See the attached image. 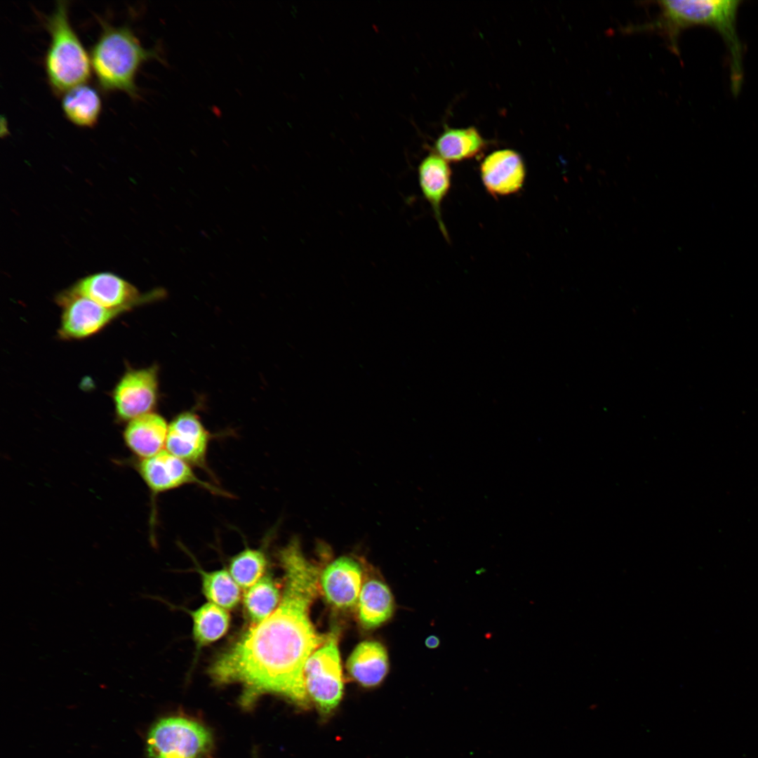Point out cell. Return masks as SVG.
Returning <instances> with one entry per match:
<instances>
[{
	"instance_id": "1",
	"label": "cell",
	"mask_w": 758,
	"mask_h": 758,
	"mask_svg": "<svg viewBox=\"0 0 758 758\" xmlns=\"http://www.w3.org/2000/svg\"><path fill=\"white\" fill-rule=\"evenodd\" d=\"M284 588L276 610L253 625L214 660L209 669L218 684L239 683L241 704L274 693L301 708L309 707L304 670L313 651L324 642L309 617L318 590V567L293 538L278 552Z\"/></svg>"
},
{
	"instance_id": "2",
	"label": "cell",
	"mask_w": 758,
	"mask_h": 758,
	"mask_svg": "<svg viewBox=\"0 0 758 758\" xmlns=\"http://www.w3.org/2000/svg\"><path fill=\"white\" fill-rule=\"evenodd\" d=\"M660 13L641 29L658 28L667 35L674 51H678L679 34L685 28L705 25L714 29L724 39L730 55L731 91L737 95L743 78V46L738 37L736 19L740 1L665 0L658 2Z\"/></svg>"
},
{
	"instance_id": "3",
	"label": "cell",
	"mask_w": 758,
	"mask_h": 758,
	"mask_svg": "<svg viewBox=\"0 0 758 758\" xmlns=\"http://www.w3.org/2000/svg\"><path fill=\"white\" fill-rule=\"evenodd\" d=\"M102 25L90 56L99 86L105 91H121L135 98L138 90L135 78L139 67L149 59H159V54L157 50L145 48L129 27Z\"/></svg>"
},
{
	"instance_id": "4",
	"label": "cell",
	"mask_w": 758,
	"mask_h": 758,
	"mask_svg": "<svg viewBox=\"0 0 758 758\" xmlns=\"http://www.w3.org/2000/svg\"><path fill=\"white\" fill-rule=\"evenodd\" d=\"M46 27L51 36L44 60L48 81L56 94L65 93L87 81L91 59L69 23L67 1L57 2Z\"/></svg>"
},
{
	"instance_id": "5",
	"label": "cell",
	"mask_w": 758,
	"mask_h": 758,
	"mask_svg": "<svg viewBox=\"0 0 758 758\" xmlns=\"http://www.w3.org/2000/svg\"><path fill=\"white\" fill-rule=\"evenodd\" d=\"M212 746L211 733L204 726L180 717L157 722L147 740L149 758H203Z\"/></svg>"
},
{
	"instance_id": "6",
	"label": "cell",
	"mask_w": 758,
	"mask_h": 758,
	"mask_svg": "<svg viewBox=\"0 0 758 758\" xmlns=\"http://www.w3.org/2000/svg\"><path fill=\"white\" fill-rule=\"evenodd\" d=\"M304 677L307 695L319 714L324 717L331 715L339 705L343 692L340 655L334 634L310 656Z\"/></svg>"
},
{
	"instance_id": "7",
	"label": "cell",
	"mask_w": 758,
	"mask_h": 758,
	"mask_svg": "<svg viewBox=\"0 0 758 758\" xmlns=\"http://www.w3.org/2000/svg\"><path fill=\"white\" fill-rule=\"evenodd\" d=\"M136 468L153 498L187 485L197 486L213 495L231 497L221 488L201 479L190 465L166 449L152 457L139 459Z\"/></svg>"
},
{
	"instance_id": "8",
	"label": "cell",
	"mask_w": 758,
	"mask_h": 758,
	"mask_svg": "<svg viewBox=\"0 0 758 758\" xmlns=\"http://www.w3.org/2000/svg\"><path fill=\"white\" fill-rule=\"evenodd\" d=\"M61 306L60 336L66 339H82L92 336L113 319L128 310L111 309L72 292L69 288L57 298Z\"/></svg>"
},
{
	"instance_id": "9",
	"label": "cell",
	"mask_w": 758,
	"mask_h": 758,
	"mask_svg": "<svg viewBox=\"0 0 758 758\" xmlns=\"http://www.w3.org/2000/svg\"><path fill=\"white\" fill-rule=\"evenodd\" d=\"M158 394V368L129 369L113 390L116 415L119 420L130 421L152 412Z\"/></svg>"
},
{
	"instance_id": "10",
	"label": "cell",
	"mask_w": 758,
	"mask_h": 758,
	"mask_svg": "<svg viewBox=\"0 0 758 758\" xmlns=\"http://www.w3.org/2000/svg\"><path fill=\"white\" fill-rule=\"evenodd\" d=\"M72 292L111 309H132L133 307L162 297V291L141 295L138 290L124 279L109 272L88 275L69 288Z\"/></svg>"
},
{
	"instance_id": "11",
	"label": "cell",
	"mask_w": 758,
	"mask_h": 758,
	"mask_svg": "<svg viewBox=\"0 0 758 758\" xmlns=\"http://www.w3.org/2000/svg\"><path fill=\"white\" fill-rule=\"evenodd\" d=\"M211 437L197 414L185 411L168 423L165 449L192 467L200 468L214 477L207 464Z\"/></svg>"
},
{
	"instance_id": "12",
	"label": "cell",
	"mask_w": 758,
	"mask_h": 758,
	"mask_svg": "<svg viewBox=\"0 0 758 758\" xmlns=\"http://www.w3.org/2000/svg\"><path fill=\"white\" fill-rule=\"evenodd\" d=\"M480 175L487 192L494 197L514 194L522 187L526 168L521 155L514 150L494 151L480 165Z\"/></svg>"
},
{
	"instance_id": "13",
	"label": "cell",
	"mask_w": 758,
	"mask_h": 758,
	"mask_svg": "<svg viewBox=\"0 0 758 758\" xmlns=\"http://www.w3.org/2000/svg\"><path fill=\"white\" fill-rule=\"evenodd\" d=\"M361 576V564L354 557L341 556L333 560L320 577L326 599L338 608L352 606L359 594Z\"/></svg>"
},
{
	"instance_id": "14",
	"label": "cell",
	"mask_w": 758,
	"mask_h": 758,
	"mask_svg": "<svg viewBox=\"0 0 758 758\" xmlns=\"http://www.w3.org/2000/svg\"><path fill=\"white\" fill-rule=\"evenodd\" d=\"M168 430L164 418L152 411L128 421L124 439L138 459L147 458L165 449Z\"/></svg>"
},
{
	"instance_id": "15",
	"label": "cell",
	"mask_w": 758,
	"mask_h": 758,
	"mask_svg": "<svg viewBox=\"0 0 758 758\" xmlns=\"http://www.w3.org/2000/svg\"><path fill=\"white\" fill-rule=\"evenodd\" d=\"M418 177L422 194L431 206L439 227L448 240V235L441 215V204L451 187V168L446 160L432 152L421 161Z\"/></svg>"
},
{
	"instance_id": "16",
	"label": "cell",
	"mask_w": 758,
	"mask_h": 758,
	"mask_svg": "<svg viewBox=\"0 0 758 758\" xmlns=\"http://www.w3.org/2000/svg\"><path fill=\"white\" fill-rule=\"evenodd\" d=\"M351 676L364 686H374L381 682L388 667L385 649L376 641H364L353 651L347 660Z\"/></svg>"
},
{
	"instance_id": "17",
	"label": "cell",
	"mask_w": 758,
	"mask_h": 758,
	"mask_svg": "<svg viewBox=\"0 0 758 758\" xmlns=\"http://www.w3.org/2000/svg\"><path fill=\"white\" fill-rule=\"evenodd\" d=\"M487 142L473 126L446 128L435 141L436 153L447 162L472 159L480 154Z\"/></svg>"
},
{
	"instance_id": "18",
	"label": "cell",
	"mask_w": 758,
	"mask_h": 758,
	"mask_svg": "<svg viewBox=\"0 0 758 758\" xmlns=\"http://www.w3.org/2000/svg\"><path fill=\"white\" fill-rule=\"evenodd\" d=\"M393 599L389 588L381 581L370 580L359 594V618L364 627L374 628L390 618Z\"/></svg>"
},
{
	"instance_id": "19",
	"label": "cell",
	"mask_w": 758,
	"mask_h": 758,
	"mask_svg": "<svg viewBox=\"0 0 758 758\" xmlns=\"http://www.w3.org/2000/svg\"><path fill=\"white\" fill-rule=\"evenodd\" d=\"M192 620V636L198 648L211 644L227 632L230 616L227 609L207 602L199 608L187 611Z\"/></svg>"
},
{
	"instance_id": "20",
	"label": "cell",
	"mask_w": 758,
	"mask_h": 758,
	"mask_svg": "<svg viewBox=\"0 0 758 758\" xmlns=\"http://www.w3.org/2000/svg\"><path fill=\"white\" fill-rule=\"evenodd\" d=\"M62 109L65 117L73 124L83 127H91L95 124L99 117L101 100L93 88L83 84L64 93Z\"/></svg>"
},
{
	"instance_id": "21",
	"label": "cell",
	"mask_w": 758,
	"mask_h": 758,
	"mask_svg": "<svg viewBox=\"0 0 758 758\" xmlns=\"http://www.w3.org/2000/svg\"><path fill=\"white\" fill-rule=\"evenodd\" d=\"M201 577V590L209 602L227 610L234 609L241 599L240 587L226 569L205 571L195 562Z\"/></svg>"
},
{
	"instance_id": "22",
	"label": "cell",
	"mask_w": 758,
	"mask_h": 758,
	"mask_svg": "<svg viewBox=\"0 0 758 758\" xmlns=\"http://www.w3.org/2000/svg\"><path fill=\"white\" fill-rule=\"evenodd\" d=\"M281 601L279 589L270 575L262 577L244 595L243 604L248 620L258 624L268 618Z\"/></svg>"
},
{
	"instance_id": "23",
	"label": "cell",
	"mask_w": 758,
	"mask_h": 758,
	"mask_svg": "<svg viewBox=\"0 0 758 758\" xmlns=\"http://www.w3.org/2000/svg\"><path fill=\"white\" fill-rule=\"evenodd\" d=\"M267 564L264 547L251 548L246 545L230 559L228 571L240 587L248 589L264 576Z\"/></svg>"
},
{
	"instance_id": "24",
	"label": "cell",
	"mask_w": 758,
	"mask_h": 758,
	"mask_svg": "<svg viewBox=\"0 0 758 758\" xmlns=\"http://www.w3.org/2000/svg\"><path fill=\"white\" fill-rule=\"evenodd\" d=\"M425 646L430 649H435L441 644L440 639L436 635L429 636L425 641Z\"/></svg>"
}]
</instances>
